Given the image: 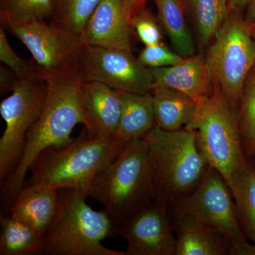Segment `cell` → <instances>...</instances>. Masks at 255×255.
I'll list each match as a JSON object with an SVG mask.
<instances>
[{
	"label": "cell",
	"mask_w": 255,
	"mask_h": 255,
	"mask_svg": "<svg viewBox=\"0 0 255 255\" xmlns=\"http://www.w3.org/2000/svg\"><path fill=\"white\" fill-rule=\"evenodd\" d=\"M44 106L26 136L22 157L13 173L1 183V204L9 209L22 189L31 164L48 147L61 149L73 141L71 134L78 124L88 127L83 99L82 68L73 73L48 79Z\"/></svg>",
	"instance_id": "1"
},
{
	"label": "cell",
	"mask_w": 255,
	"mask_h": 255,
	"mask_svg": "<svg viewBox=\"0 0 255 255\" xmlns=\"http://www.w3.org/2000/svg\"><path fill=\"white\" fill-rule=\"evenodd\" d=\"M128 140L92 136L84 128L63 148L48 147L33 161L23 187H48L78 191L86 197L95 178L118 157ZM87 198V197H86Z\"/></svg>",
	"instance_id": "2"
},
{
	"label": "cell",
	"mask_w": 255,
	"mask_h": 255,
	"mask_svg": "<svg viewBox=\"0 0 255 255\" xmlns=\"http://www.w3.org/2000/svg\"><path fill=\"white\" fill-rule=\"evenodd\" d=\"M153 186V201L169 209L201 182L209 165L196 132L164 130L155 126L143 137Z\"/></svg>",
	"instance_id": "3"
},
{
	"label": "cell",
	"mask_w": 255,
	"mask_h": 255,
	"mask_svg": "<svg viewBox=\"0 0 255 255\" xmlns=\"http://www.w3.org/2000/svg\"><path fill=\"white\" fill-rule=\"evenodd\" d=\"M86 197L98 201L116 228L153 201V186L143 137L128 140L87 189Z\"/></svg>",
	"instance_id": "4"
},
{
	"label": "cell",
	"mask_w": 255,
	"mask_h": 255,
	"mask_svg": "<svg viewBox=\"0 0 255 255\" xmlns=\"http://www.w3.org/2000/svg\"><path fill=\"white\" fill-rule=\"evenodd\" d=\"M185 128L196 132L198 145L209 167L223 176L232 192L248 157L237 112L219 88L214 87L211 95L197 101L195 114Z\"/></svg>",
	"instance_id": "5"
},
{
	"label": "cell",
	"mask_w": 255,
	"mask_h": 255,
	"mask_svg": "<svg viewBox=\"0 0 255 255\" xmlns=\"http://www.w3.org/2000/svg\"><path fill=\"white\" fill-rule=\"evenodd\" d=\"M86 199L78 191L60 189L56 216L44 236V255H126L102 245L115 234V223L105 209H92Z\"/></svg>",
	"instance_id": "6"
},
{
	"label": "cell",
	"mask_w": 255,
	"mask_h": 255,
	"mask_svg": "<svg viewBox=\"0 0 255 255\" xmlns=\"http://www.w3.org/2000/svg\"><path fill=\"white\" fill-rule=\"evenodd\" d=\"M174 231L184 227L206 228L222 234L231 244L247 239L236 203L223 176L209 167L197 187L170 209Z\"/></svg>",
	"instance_id": "7"
},
{
	"label": "cell",
	"mask_w": 255,
	"mask_h": 255,
	"mask_svg": "<svg viewBox=\"0 0 255 255\" xmlns=\"http://www.w3.org/2000/svg\"><path fill=\"white\" fill-rule=\"evenodd\" d=\"M241 11L229 9L206 58L214 87L222 91L236 112L245 82L255 65V43Z\"/></svg>",
	"instance_id": "8"
},
{
	"label": "cell",
	"mask_w": 255,
	"mask_h": 255,
	"mask_svg": "<svg viewBox=\"0 0 255 255\" xmlns=\"http://www.w3.org/2000/svg\"><path fill=\"white\" fill-rule=\"evenodd\" d=\"M1 26L28 48L42 78L63 76L81 68L80 37L52 20Z\"/></svg>",
	"instance_id": "9"
},
{
	"label": "cell",
	"mask_w": 255,
	"mask_h": 255,
	"mask_svg": "<svg viewBox=\"0 0 255 255\" xmlns=\"http://www.w3.org/2000/svg\"><path fill=\"white\" fill-rule=\"evenodd\" d=\"M11 92L0 104V114L6 124L0 139L1 184L13 173L22 157L28 132L44 106L47 81L41 78L18 80Z\"/></svg>",
	"instance_id": "10"
},
{
	"label": "cell",
	"mask_w": 255,
	"mask_h": 255,
	"mask_svg": "<svg viewBox=\"0 0 255 255\" xmlns=\"http://www.w3.org/2000/svg\"><path fill=\"white\" fill-rule=\"evenodd\" d=\"M81 68L85 81L105 84L119 91L152 92L154 79L131 50L82 45Z\"/></svg>",
	"instance_id": "11"
},
{
	"label": "cell",
	"mask_w": 255,
	"mask_h": 255,
	"mask_svg": "<svg viewBox=\"0 0 255 255\" xmlns=\"http://www.w3.org/2000/svg\"><path fill=\"white\" fill-rule=\"evenodd\" d=\"M174 231L168 209L152 201L119 225L115 234L127 242L126 255H175Z\"/></svg>",
	"instance_id": "12"
},
{
	"label": "cell",
	"mask_w": 255,
	"mask_h": 255,
	"mask_svg": "<svg viewBox=\"0 0 255 255\" xmlns=\"http://www.w3.org/2000/svg\"><path fill=\"white\" fill-rule=\"evenodd\" d=\"M132 28L122 0H101L85 25L82 44L131 50Z\"/></svg>",
	"instance_id": "13"
},
{
	"label": "cell",
	"mask_w": 255,
	"mask_h": 255,
	"mask_svg": "<svg viewBox=\"0 0 255 255\" xmlns=\"http://www.w3.org/2000/svg\"><path fill=\"white\" fill-rule=\"evenodd\" d=\"M82 92L88 120L87 133L92 136H115L122 114L119 90L101 82L85 80Z\"/></svg>",
	"instance_id": "14"
},
{
	"label": "cell",
	"mask_w": 255,
	"mask_h": 255,
	"mask_svg": "<svg viewBox=\"0 0 255 255\" xmlns=\"http://www.w3.org/2000/svg\"><path fill=\"white\" fill-rule=\"evenodd\" d=\"M154 87L173 89L196 102L214 92V85L206 58L201 55L185 58L166 68L150 69Z\"/></svg>",
	"instance_id": "15"
},
{
	"label": "cell",
	"mask_w": 255,
	"mask_h": 255,
	"mask_svg": "<svg viewBox=\"0 0 255 255\" xmlns=\"http://www.w3.org/2000/svg\"><path fill=\"white\" fill-rule=\"evenodd\" d=\"M60 190L48 187H23L8 212L44 236L54 221Z\"/></svg>",
	"instance_id": "16"
},
{
	"label": "cell",
	"mask_w": 255,
	"mask_h": 255,
	"mask_svg": "<svg viewBox=\"0 0 255 255\" xmlns=\"http://www.w3.org/2000/svg\"><path fill=\"white\" fill-rule=\"evenodd\" d=\"M122 114L115 136L124 140L142 138L156 126L152 92L119 91Z\"/></svg>",
	"instance_id": "17"
},
{
	"label": "cell",
	"mask_w": 255,
	"mask_h": 255,
	"mask_svg": "<svg viewBox=\"0 0 255 255\" xmlns=\"http://www.w3.org/2000/svg\"><path fill=\"white\" fill-rule=\"evenodd\" d=\"M152 93L157 127L169 131L187 127L195 114L196 100L169 87H154Z\"/></svg>",
	"instance_id": "18"
},
{
	"label": "cell",
	"mask_w": 255,
	"mask_h": 255,
	"mask_svg": "<svg viewBox=\"0 0 255 255\" xmlns=\"http://www.w3.org/2000/svg\"><path fill=\"white\" fill-rule=\"evenodd\" d=\"M162 31L168 36L174 51L183 58L195 55V43L182 0H153Z\"/></svg>",
	"instance_id": "19"
},
{
	"label": "cell",
	"mask_w": 255,
	"mask_h": 255,
	"mask_svg": "<svg viewBox=\"0 0 255 255\" xmlns=\"http://www.w3.org/2000/svg\"><path fill=\"white\" fill-rule=\"evenodd\" d=\"M0 255H44V236L24 223L1 214Z\"/></svg>",
	"instance_id": "20"
},
{
	"label": "cell",
	"mask_w": 255,
	"mask_h": 255,
	"mask_svg": "<svg viewBox=\"0 0 255 255\" xmlns=\"http://www.w3.org/2000/svg\"><path fill=\"white\" fill-rule=\"evenodd\" d=\"M190 15L201 44L214 38L229 13L226 0H182Z\"/></svg>",
	"instance_id": "21"
},
{
	"label": "cell",
	"mask_w": 255,
	"mask_h": 255,
	"mask_svg": "<svg viewBox=\"0 0 255 255\" xmlns=\"http://www.w3.org/2000/svg\"><path fill=\"white\" fill-rule=\"evenodd\" d=\"M177 231L175 255H226L231 242L221 233L198 227H184Z\"/></svg>",
	"instance_id": "22"
},
{
	"label": "cell",
	"mask_w": 255,
	"mask_h": 255,
	"mask_svg": "<svg viewBox=\"0 0 255 255\" xmlns=\"http://www.w3.org/2000/svg\"><path fill=\"white\" fill-rule=\"evenodd\" d=\"M238 219L247 238L255 244V161L248 158L232 191Z\"/></svg>",
	"instance_id": "23"
},
{
	"label": "cell",
	"mask_w": 255,
	"mask_h": 255,
	"mask_svg": "<svg viewBox=\"0 0 255 255\" xmlns=\"http://www.w3.org/2000/svg\"><path fill=\"white\" fill-rule=\"evenodd\" d=\"M55 0H0L1 25L51 20Z\"/></svg>",
	"instance_id": "24"
},
{
	"label": "cell",
	"mask_w": 255,
	"mask_h": 255,
	"mask_svg": "<svg viewBox=\"0 0 255 255\" xmlns=\"http://www.w3.org/2000/svg\"><path fill=\"white\" fill-rule=\"evenodd\" d=\"M243 148L248 158L255 157V72L248 75L237 111Z\"/></svg>",
	"instance_id": "25"
},
{
	"label": "cell",
	"mask_w": 255,
	"mask_h": 255,
	"mask_svg": "<svg viewBox=\"0 0 255 255\" xmlns=\"http://www.w3.org/2000/svg\"><path fill=\"white\" fill-rule=\"evenodd\" d=\"M101 0H55L51 20L80 37Z\"/></svg>",
	"instance_id": "26"
},
{
	"label": "cell",
	"mask_w": 255,
	"mask_h": 255,
	"mask_svg": "<svg viewBox=\"0 0 255 255\" xmlns=\"http://www.w3.org/2000/svg\"><path fill=\"white\" fill-rule=\"evenodd\" d=\"M0 60L20 80L41 78L33 60L23 59L10 46L2 26H0Z\"/></svg>",
	"instance_id": "27"
},
{
	"label": "cell",
	"mask_w": 255,
	"mask_h": 255,
	"mask_svg": "<svg viewBox=\"0 0 255 255\" xmlns=\"http://www.w3.org/2000/svg\"><path fill=\"white\" fill-rule=\"evenodd\" d=\"M130 22L132 31L145 46L162 42V28L158 18L148 8L145 6L137 11L130 18Z\"/></svg>",
	"instance_id": "28"
},
{
	"label": "cell",
	"mask_w": 255,
	"mask_h": 255,
	"mask_svg": "<svg viewBox=\"0 0 255 255\" xmlns=\"http://www.w3.org/2000/svg\"><path fill=\"white\" fill-rule=\"evenodd\" d=\"M184 58L169 49L163 42L145 46L137 57V60L142 65L150 69L172 66L180 63Z\"/></svg>",
	"instance_id": "29"
},
{
	"label": "cell",
	"mask_w": 255,
	"mask_h": 255,
	"mask_svg": "<svg viewBox=\"0 0 255 255\" xmlns=\"http://www.w3.org/2000/svg\"><path fill=\"white\" fill-rule=\"evenodd\" d=\"M0 86L1 92L11 91L13 87L20 80L11 70L7 67H3L1 65L0 68Z\"/></svg>",
	"instance_id": "30"
},
{
	"label": "cell",
	"mask_w": 255,
	"mask_h": 255,
	"mask_svg": "<svg viewBox=\"0 0 255 255\" xmlns=\"http://www.w3.org/2000/svg\"><path fill=\"white\" fill-rule=\"evenodd\" d=\"M228 255H255V244L248 239L235 244H230Z\"/></svg>",
	"instance_id": "31"
},
{
	"label": "cell",
	"mask_w": 255,
	"mask_h": 255,
	"mask_svg": "<svg viewBox=\"0 0 255 255\" xmlns=\"http://www.w3.org/2000/svg\"><path fill=\"white\" fill-rule=\"evenodd\" d=\"M122 1H123L128 18L129 21H130V18L134 14H136L140 9L145 8L149 1H153V0H122Z\"/></svg>",
	"instance_id": "32"
},
{
	"label": "cell",
	"mask_w": 255,
	"mask_h": 255,
	"mask_svg": "<svg viewBox=\"0 0 255 255\" xmlns=\"http://www.w3.org/2000/svg\"><path fill=\"white\" fill-rule=\"evenodd\" d=\"M251 0H230L228 2L229 9H243L249 4Z\"/></svg>",
	"instance_id": "33"
},
{
	"label": "cell",
	"mask_w": 255,
	"mask_h": 255,
	"mask_svg": "<svg viewBox=\"0 0 255 255\" xmlns=\"http://www.w3.org/2000/svg\"><path fill=\"white\" fill-rule=\"evenodd\" d=\"M248 6L246 20L248 22H251L255 20V0H251Z\"/></svg>",
	"instance_id": "34"
},
{
	"label": "cell",
	"mask_w": 255,
	"mask_h": 255,
	"mask_svg": "<svg viewBox=\"0 0 255 255\" xmlns=\"http://www.w3.org/2000/svg\"><path fill=\"white\" fill-rule=\"evenodd\" d=\"M250 31H251L252 37L255 43V20L249 22Z\"/></svg>",
	"instance_id": "35"
},
{
	"label": "cell",
	"mask_w": 255,
	"mask_h": 255,
	"mask_svg": "<svg viewBox=\"0 0 255 255\" xmlns=\"http://www.w3.org/2000/svg\"><path fill=\"white\" fill-rule=\"evenodd\" d=\"M229 1H230V0H226V1H227L228 4V2H229Z\"/></svg>",
	"instance_id": "36"
},
{
	"label": "cell",
	"mask_w": 255,
	"mask_h": 255,
	"mask_svg": "<svg viewBox=\"0 0 255 255\" xmlns=\"http://www.w3.org/2000/svg\"><path fill=\"white\" fill-rule=\"evenodd\" d=\"M253 159H255V158H253Z\"/></svg>",
	"instance_id": "37"
}]
</instances>
